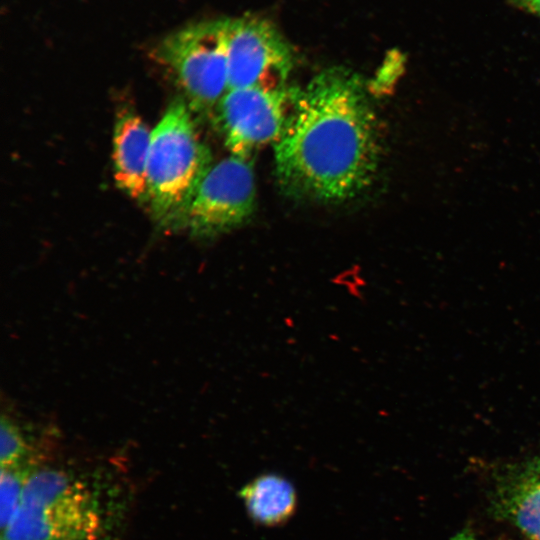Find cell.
Returning a JSON list of instances; mask_svg holds the SVG:
<instances>
[{"mask_svg": "<svg viewBox=\"0 0 540 540\" xmlns=\"http://www.w3.org/2000/svg\"><path fill=\"white\" fill-rule=\"evenodd\" d=\"M381 152L375 110L361 77L328 68L296 87L275 171L289 195L322 202L350 199L374 180Z\"/></svg>", "mask_w": 540, "mask_h": 540, "instance_id": "6da1fadb", "label": "cell"}, {"mask_svg": "<svg viewBox=\"0 0 540 540\" xmlns=\"http://www.w3.org/2000/svg\"><path fill=\"white\" fill-rule=\"evenodd\" d=\"M120 477L103 468L40 467L3 540H120L129 511Z\"/></svg>", "mask_w": 540, "mask_h": 540, "instance_id": "7a4b0ae2", "label": "cell"}, {"mask_svg": "<svg viewBox=\"0 0 540 540\" xmlns=\"http://www.w3.org/2000/svg\"><path fill=\"white\" fill-rule=\"evenodd\" d=\"M187 102L178 97L151 131L147 160V204L162 228L174 229L212 165Z\"/></svg>", "mask_w": 540, "mask_h": 540, "instance_id": "3957f363", "label": "cell"}, {"mask_svg": "<svg viewBox=\"0 0 540 540\" xmlns=\"http://www.w3.org/2000/svg\"><path fill=\"white\" fill-rule=\"evenodd\" d=\"M228 24L229 19L190 24L169 34L153 51L192 111L215 109L228 91Z\"/></svg>", "mask_w": 540, "mask_h": 540, "instance_id": "277c9868", "label": "cell"}, {"mask_svg": "<svg viewBox=\"0 0 540 540\" xmlns=\"http://www.w3.org/2000/svg\"><path fill=\"white\" fill-rule=\"evenodd\" d=\"M256 185L248 159L231 155L211 165L174 230L214 237L244 224L255 209Z\"/></svg>", "mask_w": 540, "mask_h": 540, "instance_id": "5b68a950", "label": "cell"}, {"mask_svg": "<svg viewBox=\"0 0 540 540\" xmlns=\"http://www.w3.org/2000/svg\"><path fill=\"white\" fill-rule=\"evenodd\" d=\"M296 87L229 89L217 104L216 123L231 155L248 159L276 143L292 107Z\"/></svg>", "mask_w": 540, "mask_h": 540, "instance_id": "8992f818", "label": "cell"}, {"mask_svg": "<svg viewBox=\"0 0 540 540\" xmlns=\"http://www.w3.org/2000/svg\"><path fill=\"white\" fill-rule=\"evenodd\" d=\"M228 90L281 88L294 65L290 45L267 20L253 16L229 19Z\"/></svg>", "mask_w": 540, "mask_h": 540, "instance_id": "52a82bcc", "label": "cell"}, {"mask_svg": "<svg viewBox=\"0 0 540 540\" xmlns=\"http://www.w3.org/2000/svg\"><path fill=\"white\" fill-rule=\"evenodd\" d=\"M151 132L131 108L119 111L113 135L114 179L119 189L147 202V160Z\"/></svg>", "mask_w": 540, "mask_h": 540, "instance_id": "ba28073f", "label": "cell"}, {"mask_svg": "<svg viewBox=\"0 0 540 540\" xmlns=\"http://www.w3.org/2000/svg\"><path fill=\"white\" fill-rule=\"evenodd\" d=\"M501 513L531 540H540V467L506 480L498 491Z\"/></svg>", "mask_w": 540, "mask_h": 540, "instance_id": "9c48e42d", "label": "cell"}, {"mask_svg": "<svg viewBox=\"0 0 540 540\" xmlns=\"http://www.w3.org/2000/svg\"><path fill=\"white\" fill-rule=\"evenodd\" d=\"M240 497L249 516L264 526L285 523L296 508L294 487L286 478L273 473L260 475L247 483Z\"/></svg>", "mask_w": 540, "mask_h": 540, "instance_id": "30bf717a", "label": "cell"}, {"mask_svg": "<svg viewBox=\"0 0 540 540\" xmlns=\"http://www.w3.org/2000/svg\"><path fill=\"white\" fill-rule=\"evenodd\" d=\"M1 468L39 469V460L33 452L24 430L9 416L2 415L0 432Z\"/></svg>", "mask_w": 540, "mask_h": 540, "instance_id": "8fae6325", "label": "cell"}, {"mask_svg": "<svg viewBox=\"0 0 540 540\" xmlns=\"http://www.w3.org/2000/svg\"><path fill=\"white\" fill-rule=\"evenodd\" d=\"M36 470L29 468H1L0 527L4 532L18 511L25 485Z\"/></svg>", "mask_w": 540, "mask_h": 540, "instance_id": "7c38bea8", "label": "cell"}, {"mask_svg": "<svg viewBox=\"0 0 540 540\" xmlns=\"http://www.w3.org/2000/svg\"><path fill=\"white\" fill-rule=\"evenodd\" d=\"M520 3L526 9L540 15V0H520Z\"/></svg>", "mask_w": 540, "mask_h": 540, "instance_id": "4fadbf2b", "label": "cell"}, {"mask_svg": "<svg viewBox=\"0 0 540 540\" xmlns=\"http://www.w3.org/2000/svg\"><path fill=\"white\" fill-rule=\"evenodd\" d=\"M451 540H478L469 530H462L454 535Z\"/></svg>", "mask_w": 540, "mask_h": 540, "instance_id": "5bb4252c", "label": "cell"}, {"mask_svg": "<svg viewBox=\"0 0 540 540\" xmlns=\"http://www.w3.org/2000/svg\"><path fill=\"white\" fill-rule=\"evenodd\" d=\"M1 540H3V539H1Z\"/></svg>", "mask_w": 540, "mask_h": 540, "instance_id": "9a60e30c", "label": "cell"}]
</instances>
